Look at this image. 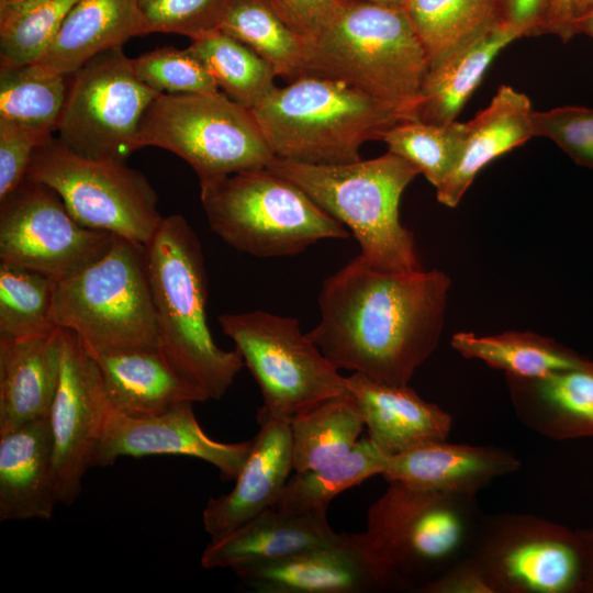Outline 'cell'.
Masks as SVG:
<instances>
[{
    "instance_id": "1",
    "label": "cell",
    "mask_w": 593,
    "mask_h": 593,
    "mask_svg": "<svg viewBox=\"0 0 593 593\" xmlns=\"http://www.w3.org/2000/svg\"><path fill=\"white\" fill-rule=\"evenodd\" d=\"M449 288L440 270L381 271L357 256L323 281L306 334L336 369L405 385L439 343Z\"/></svg>"
},
{
    "instance_id": "2",
    "label": "cell",
    "mask_w": 593,
    "mask_h": 593,
    "mask_svg": "<svg viewBox=\"0 0 593 593\" xmlns=\"http://www.w3.org/2000/svg\"><path fill=\"white\" fill-rule=\"evenodd\" d=\"M388 483L368 510L366 529L345 536L383 591H415L471 551L482 522L477 494Z\"/></svg>"
},
{
    "instance_id": "3",
    "label": "cell",
    "mask_w": 593,
    "mask_h": 593,
    "mask_svg": "<svg viewBox=\"0 0 593 593\" xmlns=\"http://www.w3.org/2000/svg\"><path fill=\"white\" fill-rule=\"evenodd\" d=\"M428 67L403 8L344 0L328 23L305 40L300 77L342 81L414 120Z\"/></svg>"
},
{
    "instance_id": "4",
    "label": "cell",
    "mask_w": 593,
    "mask_h": 593,
    "mask_svg": "<svg viewBox=\"0 0 593 593\" xmlns=\"http://www.w3.org/2000/svg\"><path fill=\"white\" fill-rule=\"evenodd\" d=\"M159 350L209 399L220 400L245 366L240 354L214 342L206 320L208 277L200 239L179 214L164 217L144 246Z\"/></svg>"
},
{
    "instance_id": "5",
    "label": "cell",
    "mask_w": 593,
    "mask_h": 593,
    "mask_svg": "<svg viewBox=\"0 0 593 593\" xmlns=\"http://www.w3.org/2000/svg\"><path fill=\"white\" fill-rule=\"evenodd\" d=\"M266 168L299 187L348 226L360 246L359 257L370 267L392 272L423 269L413 233L400 222L401 197L421 174L406 159L390 152L368 160L335 165L275 157Z\"/></svg>"
},
{
    "instance_id": "6",
    "label": "cell",
    "mask_w": 593,
    "mask_h": 593,
    "mask_svg": "<svg viewBox=\"0 0 593 593\" xmlns=\"http://www.w3.org/2000/svg\"><path fill=\"white\" fill-rule=\"evenodd\" d=\"M249 110L275 157L312 165L360 160L363 143L404 120L358 89L315 76L275 87Z\"/></svg>"
},
{
    "instance_id": "7",
    "label": "cell",
    "mask_w": 593,
    "mask_h": 593,
    "mask_svg": "<svg viewBox=\"0 0 593 593\" xmlns=\"http://www.w3.org/2000/svg\"><path fill=\"white\" fill-rule=\"evenodd\" d=\"M210 228L234 249L259 258L294 256L349 232L305 192L267 168L200 182Z\"/></svg>"
},
{
    "instance_id": "8",
    "label": "cell",
    "mask_w": 593,
    "mask_h": 593,
    "mask_svg": "<svg viewBox=\"0 0 593 593\" xmlns=\"http://www.w3.org/2000/svg\"><path fill=\"white\" fill-rule=\"evenodd\" d=\"M52 321L90 351L159 348L144 246L114 236L103 255L56 280Z\"/></svg>"
},
{
    "instance_id": "9",
    "label": "cell",
    "mask_w": 593,
    "mask_h": 593,
    "mask_svg": "<svg viewBox=\"0 0 593 593\" xmlns=\"http://www.w3.org/2000/svg\"><path fill=\"white\" fill-rule=\"evenodd\" d=\"M174 153L199 182L266 168L275 158L250 110L217 93H159L145 111L137 147Z\"/></svg>"
},
{
    "instance_id": "10",
    "label": "cell",
    "mask_w": 593,
    "mask_h": 593,
    "mask_svg": "<svg viewBox=\"0 0 593 593\" xmlns=\"http://www.w3.org/2000/svg\"><path fill=\"white\" fill-rule=\"evenodd\" d=\"M219 324L259 387L257 416L291 422L323 400L349 393L346 377L302 333L296 318L256 310L222 314Z\"/></svg>"
},
{
    "instance_id": "11",
    "label": "cell",
    "mask_w": 593,
    "mask_h": 593,
    "mask_svg": "<svg viewBox=\"0 0 593 593\" xmlns=\"http://www.w3.org/2000/svg\"><path fill=\"white\" fill-rule=\"evenodd\" d=\"M26 177L53 189L81 225L142 246L164 220L144 174L125 163L80 156L53 136L35 150Z\"/></svg>"
},
{
    "instance_id": "12",
    "label": "cell",
    "mask_w": 593,
    "mask_h": 593,
    "mask_svg": "<svg viewBox=\"0 0 593 593\" xmlns=\"http://www.w3.org/2000/svg\"><path fill=\"white\" fill-rule=\"evenodd\" d=\"M70 77L58 141L83 157L125 163L159 93L137 78L122 47L96 55Z\"/></svg>"
},
{
    "instance_id": "13",
    "label": "cell",
    "mask_w": 593,
    "mask_h": 593,
    "mask_svg": "<svg viewBox=\"0 0 593 593\" xmlns=\"http://www.w3.org/2000/svg\"><path fill=\"white\" fill-rule=\"evenodd\" d=\"M495 593L583 591L584 552L578 533L534 515L482 518L471 551Z\"/></svg>"
},
{
    "instance_id": "14",
    "label": "cell",
    "mask_w": 593,
    "mask_h": 593,
    "mask_svg": "<svg viewBox=\"0 0 593 593\" xmlns=\"http://www.w3.org/2000/svg\"><path fill=\"white\" fill-rule=\"evenodd\" d=\"M114 236L81 225L53 189L27 177L0 200V261L54 280L103 255Z\"/></svg>"
},
{
    "instance_id": "15",
    "label": "cell",
    "mask_w": 593,
    "mask_h": 593,
    "mask_svg": "<svg viewBox=\"0 0 593 593\" xmlns=\"http://www.w3.org/2000/svg\"><path fill=\"white\" fill-rule=\"evenodd\" d=\"M60 331L59 380L48 419L59 503L70 505L92 467L111 404L91 354L74 332Z\"/></svg>"
},
{
    "instance_id": "16",
    "label": "cell",
    "mask_w": 593,
    "mask_h": 593,
    "mask_svg": "<svg viewBox=\"0 0 593 593\" xmlns=\"http://www.w3.org/2000/svg\"><path fill=\"white\" fill-rule=\"evenodd\" d=\"M192 402L149 417H130L110 406L92 467H109L120 457L178 455L193 457L235 480L251 450L253 440L221 443L210 438L195 418Z\"/></svg>"
},
{
    "instance_id": "17",
    "label": "cell",
    "mask_w": 593,
    "mask_h": 593,
    "mask_svg": "<svg viewBox=\"0 0 593 593\" xmlns=\"http://www.w3.org/2000/svg\"><path fill=\"white\" fill-rule=\"evenodd\" d=\"M259 430L231 492L211 497L203 510L204 529L223 535L275 505L293 470L290 422L257 416Z\"/></svg>"
},
{
    "instance_id": "18",
    "label": "cell",
    "mask_w": 593,
    "mask_h": 593,
    "mask_svg": "<svg viewBox=\"0 0 593 593\" xmlns=\"http://www.w3.org/2000/svg\"><path fill=\"white\" fill-rule=\"evenodd\" d=\"M232 568L257 593H365L383 591L362 556L347 540Z\"/></svg>"
},
{
    "instance_id": "19",
    "label": "cell",
    "mask_w": 593,
    "mask_h": 593,
    "mask_svg": "<svg viewBox=\"0 0 593 593\" xmlns=\"http://www.w3.org/2000/svg\"><path fill=\"white\" fill-rule=\"evenodd\" d=\"M58 503L48 417L0 435V521L49 519Z\"/></svg>"
},
{
    "instance_id": "20",
    "label": "cell",
    "mask_w": 593,
    "mask_h": 593,
    "mask_svg": "<svg viewBox=\"0 0 593 593\" xmlns=\"http://www.w3.org/2000/svg\"><path fill=\"white\" fill-rule=\"evenodd\" d=\"M88 351L98 366L110 404L126 416L149 417L180 403L209 400L170 366L159 348Z\"/></svg>"
},
{
    "instance_id": "21",
    "label": "cell",
    "mask_w": 593,
    "mask_h": 593,
    "mask_svg": "<svg viewBox=\"0 0 593 593\" xmlns=\"http://www.w3.org/2000/svg\"><path fill=\"white\" fill-rule=\"evenodd\" d=\"M346 381L361 411L368 438L385 455L449 436L451 415L423 400L409 384H385L359 372L346 377Z\"/></svg>"
},
{
    "instance_id": "22",
    "label": "cell",
    "mask_w": 593,
    "mask_h": 593,
    "mask_svg": "<svg viewBox=\"0 0 593 593\" xmlns=\"http://www.w3.org/2000/svg\"><path fill=\"white\" fill-rule=\"evenodd\" d=\"M342 540L343 534L333 530L326 514L293 513L271 506L238 527L211 537L200 562L206 570L232 569L239 564L284 558Z\"/></svg>"
},
{
    "instance_id": "23",
    "label": "cell",
    "mask_w": 593,
    "mask_h": 593,
    "mask_svg": "<svg viewBox=\"0 0 593 593\" xmlns=\"http://www.w3.org/2000/svg\"><path fill=\"white\" fill-rule=\"evenodd\" d=\"M519 467L518 458L506 449L440 440L389 456L382 477L423 490L477 494Z\"/></svg>"
},
{
    "instance_id": "24",
    "label": "cell",
    "mask_w": 593,
    "mask_h": 593,
    "mask_svg": "<svg viewBox=\"0 0 593 593\" xmlns=\"http://www.w3.org/2000/svg\"><path fill=\"white\" fill-rule=\"evenodd\" d=\"M60 334L56 327L0 339V435L48 417L59 380Z\"/></svg>"
},
{
    "instance_id": "25",
    "label": "cell",
    "mask_w": 593,
    "mask_h": 593,
    "mask_svg": "<svg viewBox=\"0 0 593 593\" xmlns=\"http://www.w3.org/2000/svg\"><path fill=\"white\" fill-rule=\"evenodd\" d=\"M519 422L552 438L593 436V361L540 378L506 376Z\"/></svg>"
},
{
    "instance_id": "26",
    "label": "cell",
    "mask_w": 593,
    "mask_h": 593,
    "mask_svg": "<svg viewBox=\"0 0 593 593\" xmlns=\"http://www.w3.org/2000/svg\"><path fill=\"white\" fill-rule=\"evenodd\" d=\"M533 113L525 93L507 85L501 86L490 104L466 123L459 161L444 184L436 189L438 202L457 206L488 164L532 138Z\"/></svg>"
},
{
    "instance_id": "27",
    "label": "cell",
    "mask_w": 593,
    "mask_h": 593,
    "mask_svg": "<svg viewBox=\"0 0 593 593\" xmlns=\"http://www.w3.org/2000/svg\"><path fill=\"white\" fill-rule=\"evenodd\" d=\"M519 37L517 30L501 21L429 65L422 83L417 119L433 124L456 121L495 56Z\"/></svg>"
},
{
    "instance_id": "28",
    "label": "cell",
    "mask_w": 593,
    "mask_h": 593,
    "mask_svg": "<svg viewBox=\"0 0 593 593\" xmlns=\"http://www.w3.org/2000/svg\"><path fill=\"white\" fill-rule=\"evenodd\" d=\"M144 34L138 0H77L34 65L69 77L96 55Z\"/></svg>"
},
{
    "instance_id": "29",
    "label": "cell",
    "mask_w": 593,
    "mask_h": 593,
    "mask_svg": "<svg viewBox=\"0 0 593 593\" xmlns=\"http://www.w3.org/2000/svg\"><path fill=\"white\" fill-rule=\"evenodd\" d=\"M290 426L293 471L302 472L346 456L358 443L365 421L356 400L347 393L300 412Z\"/></svg>"
},
{
    "instance_id": "30",
    "label": "cell",
    "mask_w": 593,
    "mask_h": 593,
    "mask_svg": "<svg viewBox=\"0 0 593 593\" xmlns=\"http://www.w3.org/2000/svg\"><path fill=\"white\" fill-rule=\"evenodd\" d=\"M451 346L466 358L479 359L517 378L545 377L585 360L553 339L530 332L489 336L460 332L451 337Z\"/></svg>"
},
{
    "instance_id": "31",
    "label": "cell",
    "mask_w": 593,
    "mask_h": 593,
    "mask_svg": "<svg viewBox=\"0 0 593 593\" xmlns=\"http://www.w3.org/2000/svg\"><path fill=\"white\" fill-rule=\"evenodd\" d=\"M219 30L265 59L276 76H301L305 40L278 15L269 0H228Z\"/></svg>"
},
{
    "instance_id": "32",
    "label": "cell",
    "mask_w": 593,
    "mask_h": 593,
    "mask_svg": "<svg viewBox=\"0 0 593 593\" xmlns=\"http://www.w3.org/2000/svg\"><path fill=\"white\" fill-rule=\"evenodd\" d=\"M388 458L369 438H361L343 458L294 472L273 506L286 512L326 514L336 495L371 477L382 475Z\"/></svg>"
},
{
    "instance_id": "33",
    "label": "cell",
    "mask_w": 593,
    "mask_h": 593,
    "mask_svg": "<svg viewBox=\"0 0 593 593\" xmlns=\"http://www.w3.org/2000/svg\"><path fill=\"white\" fill-rule=\"evenodd\" d=\"M187 48L209 71L220 91L247 109L276 87L272 67L219 29L193 38Z\"/></svg>"
},
{
    "instance_id": "34",
    "label": "cell",
    "mask_w": 593,
    "mask_h": 593,
    "mask_svg": "<svg viewBox=\"0 0 593 593\" xmlns=\"http://www.w3.org/2000/svg\"><path fill=\"white\" fill-rule=\"evenodd\" d=\"M403 9L429 65L466 40L504 21L502 0H407Z\"/></svg>"
},
{
    "instance_id": "35",
    "label": "cell",
    "mask_w": 593,
    "mask_h": 593,
    "mask_svg": "<svg viewBox=\"0 0 593 593\" xmlns=\"http://www.w3.org/2000/svg\"><path fill=\"white\" fill-rule=\"evenodd\" d=\"M69 85L67 76L37 65L0 67V119L57 131Z\"/></svg>"
},
{
    "instance_id": "36",
    "label": "cell",
    "mask_w": 593,
    "mask_h": 593,
    "mask_svg": "<svg viewBox=\"0 0 593 593\" xmlns=\"http://www.w3.org/2000/svg\"><path fill=\"white\" fill-rule=\"evenodd\" d=\"M77 0H24L0 7V66L40 60Z\"/></svg>"
},
{
    "instance_id": "37",
    "label": "cell",
    "mask_w": 593,
    "mask_h": 593,
    "mask_svg": "<svg viewBox=\"0 0 593 593\" xmlns=\"http://www.w3.org/2000/svg\"><path fill=\"white\" fill-rule=\"evenodd\" d=\"M466 132L467 124L457 121L433 124L418 119L402 120L381 141L388 152L413 164L438 189L459 161Z\"/></svg>"
},
{
    "instance_id": "38",
    "label": "cell",
    "mask_w": 593,
    "mask_h": 593,
    "mask_svg": "<svg viewBox=\"0 0 593 593\" xmlns=\"http://www.w3.org/2000/svg\"><path fill=\"white\" fill-rule=\"evenodd\" d=\"M55 282L41 272L0 261V339L56 328L52 321Z\"/></svg>"
},
{
    "instance_id": "39",
    "label": "cell",
    "mask_w": 593,
    "mask_h": 593,
    "mask_svg": "<svg viewBox=\"0 0 593 593\" xmlns=\"http://www.w3.org/2000/svg\"><path fill=\"white\" fill-rule=\"evenodd\" d=\"M132 66L137 78L158 93L221 92L188 48L160 47L132 59Z\"/></svg>"
},
{
    "instance_id": "40",
    "label": "cell",
    "mask_w": 593,
    "mask_h": 593,
    "mask_svg": "<svg viewBox=\"0 0 593 593\" xmlns=\"http://www.w3.org/2000/svg\"><path fill=\"white\" fill-rule=\"evenodd\" d=\"M228 0H138L144 33H174L191 40L217 30Z\"/></svg>"
},
{
    "instance_id": "41",
    "label": "cell",
    "mask_w": 593,
    "mask_h": 593,
    "mask_svg": "<svg viewBox=\"0 0 593 593\" xmlns=\"http://www.w3.org/2000/svg\"><path fill=\"white\" fill-rule=\"evenodd\" d=\"M534 136L553 141L577 164L593 167V109L560 107L533 113Z\"/></svg>"
},
{
    "instance_id": "42",
    "label": "cell",
    "mask_w": 593,
    "mask_h": 593,
    "mask_svg": "<svg viewBox=\"0 0 593 593\" xmlns=\"http://www.w3.org/2000/svg\"><path fill=\"white\" fill-rule=\"evenodd\" d=\"M53 133L48 128L0 119V200L23 182L35 150Z\"/></svg>"
},
{
    "instance_id": "43",
    "label": "cell",
    "mask_w": 593,
    "mask_h": 593,
    "mask_svg": "<svg viewBox=\"0 0 593 593\" xmlns=\"http://www.w3.org/2000/svg\"><path fill=\"white\" fill-rule=\"evenodd\" d=\"M415 591L421 593H495L485 571L470 553L451 563Z\"/></svg>"
},
{
    "instance_id": "44",
    "label": "cell",
    "mask_w": 593,
    "mask_h": 593,
    "mask_svg": "<svg viewBox=\"0 0 593 593\" xmlns=\"http://www.w3.org/2000/svg\"><path fill=\"white\" fill-rule=\"evenodd\" d=\"M344 0H269L283 22L304 40L316 35Z\"/></svg>"
},
{
    "instance_id": "45",
    "label": "cell",
    "mask_w": 593,
    "mask_h": 593,
    "mask_svg": "<svg viewBox=\"0 0 593 593\" xmlns=\"http://www.w3.org/2000/svg\"><path fill=\"white\" fill-rule=\"evenodd\" d=\"M557 0H502L504 21L521 36L551 32Z\"/></svg>"
},
{
    "instance_id": "46",
    "label": "cell",
    "mask_w": 593,
    "mask_h": 593,
    "mask_svg": "<svg viewBox=\"0 0 593 593\" xmlns=\"http://www.w3.org/2000/svg\"><path fill=\"white\" fill-rule=\"evenodd\" d=\"M551 32L558 34L563 41L574 35L570 0H557Z\"/></svg>"
},
{
    "instance_id": "47",
    "label": "cell",
    "mask_w": 593,
    "mask_h": 593,
    "mask_svg": "<svg viewBox=\"0 0 593 593\" xmlns=\"http://www.w3.org/2000/svg\"><path fill=\"white\" fill-rule=\"evenodd\" d=\"M584 552L583 591L593 592V530L578 533Z\"/></svg>"
},
{
    "instance_id": "48",
    "label": "cell",
    "mask_w": 593,
    "mask_h": 593,
    "mask_svg": "<svg viewBox=\"0 0 593 593\" xmlns=\"http://www.w3.org/2000/svg\"><path fill=\"white\" fill-rule=\"evenodd\" d=\"M572 26L574 34L584 33L593 38V10L575 19Z\"/></svg>"
},
{
    "instance_id": "49",
    "label": "cell",
    "mask_w": 593,
    "mask_h": 593,
    "mask_svg": "<svg viewBox=\"0 0 593 593\" xmlns=\"http://www.w3.org/2000/svg\"><path fill=\"white\" fill-rule=\"evenodd\" d=\"M570 10L573 23L575 19L593 10V0H570Z\"/></svg>"
},
{
    "instance_id": "50",
    "label": "cell",
    "mask_w": 593,
    "mask_h": 593,
    "mask_svg": "<svg viewBox=\"0 0 593 593\" xmlns=\"http://www.w3.org/2000/svg\"><path fill=\"white\" fill-rule=\"evenodd\" d=\"M370 1L374 3H380L384 5H391V7H399L403 8V5L407 2V0H365Z\"/></svg>"
},
{
    "instance_id": "51",
    "label": "cell",
    "mask_w": 593,
    "mask_h": 593,
    "mask_svg": "<svg viewBox=\"0 0 593 593\" xmlns=\"http://www.w3.org/2000/svg\"><path fill=\"white\" fill-rule=\"evenodd\" d=\"M21 1H24V0H0V7L14 4Z\"/></svg>"
}]
</instances>
